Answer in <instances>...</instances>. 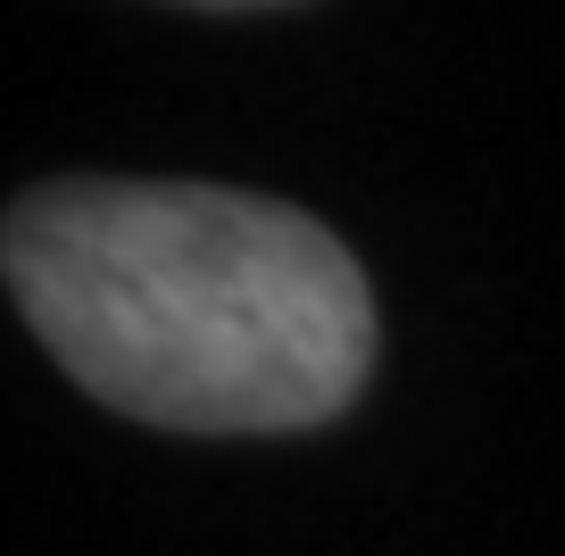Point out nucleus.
Wrapping results in <instances>:
<instances>
[{"mask_svg":"<svg viewBox=\"0 0 565 556\" xmlns=\"http://www.w3.org/2000/svg\"><path fill=\"white\" fill-rule=\"evenodd\" d=\"M167 9H209V18H258V9H300V0H167Z\"/></svg>","mask_w":565,"mask_h":556,"instance_id":"2","label":"nucleus"},{"mask_svg":"<svg viewBox=\"0 0 565 556\" xmlns=\"http://www.w3.org/2000/svg\"><path fill=\"white\" fill-rule=\"evenodd\" d=\"M0 275L84 399L159 432H317L383 349L350 242L233 183L51 174L9 200Z\"/></svg>","mask_w":565,"mask_h":556,"instance_id":"1","label":"nucleus"}]
</instances>
